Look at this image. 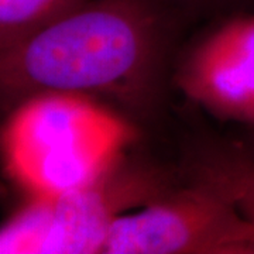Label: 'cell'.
Segmentation results:
<instances>
[{
	"instance_id": "cell-7",
	"label": "cell",
	"mask_w": 254,
	"mask_h": 254,
	"mask_svg": "<svg viewBox=\"0 0 254 254\" xmlns=\"http://www.w3.org/2000/svg\"><path fill=\"white\" fill-rule=\"evenodd\" d=\"M89 0H0V53Z\"/></svg>"
},
{
	"instance_id": "cell-1",
	"label": "cell",
	"mask_w": 254,
	"mask_h": 254,
	"mask_svg": "<svg viewBox=\"0 0 254 254\" xmlns=\"http://www.w3.org/2000/svg\"><path fill=\"white\" fill-rule=\"evenodd\" d=\"M187 11L173 0L86 1L0 53L3 108L66 95L153 118L173 79Z\"/></svg>"
},
{
	"instance_id": "cell-5",
	"label": "cell",
	"mask_w": 254,
	"mask_h": 254,
	"mask_svg": "<svg viewBox=\"0 0 254 254\" xmlns=\"http://www.w3.org/2000/svg\"><path fill=\"white\" fill-rule=\"evenodd\" d=\"M173 82L212 116L254 127V16L200 36L177 58Z\"/></svg>"
},
{
	"instance_id": "cell-8",
	"label": "cell",
	"mask_w": 254,
	"mask_h": 254,
	"mask_svg": "<svg viewBox=\"0 0 254 254\" xmlns=\"http://www.w3.org/2000/svg\"><path fill=\"white\" fill-rule=\"evenodd\" d=\"M177 4L182 6L184 9H198V7H209V6H219L226 3L229 0H173Z\"/></svg>"
},
{
	"instance_id": "cell-2",
	"label": "cell",
	"mask_w": 254,
	"mask_h": 254,
	"mask_svg": "<svg viewBox=\"0 0 254 254\" xmlns=\"http://www.w3.org/2000/svg\"><path fill=\"white\" fill-rule=\"evenodd\" d=\"M178 170L122 145L71 190L30 195L3 223L1 254H102L115 222L181 181Z\"/></svg>"
},
{
	"instance_id": "cell-4",
	"label": "cell",
	"mask_w": 254,
	"mask_h": 254,
	"mask_svg": "<svg viewBox=\"0 0 254 254\" xmlns=\"http://www.w3.org/2000/svg\"><path fill=\"white\" fill-rule=\"evenodd\" d=\"M102 254H254V230L216 193L181 180L120 216Z\"/></svg>"
},
{
	"instance_id": "cell-6",
	"label": "cell",
	"mask_w": 254,
	"mask_h": 254,
	"mask_svg": "<svg viewBox=\"0 0 254 254\" xmlns=\"http://www.w3.org/2000/svg\"><path fill=\"white\" fill-rule=\"evenodd\" d=\"M184 181L216 193L254 230V151L219 138H198L182 157Z\"/></svg>"
},
{
	"instance_id": "cell-3",
	"label": "cell",
	"mask_w": 254,
	"mask_h": 254,
	"mask_svg": "<svg viewBox=\"0 0 254 254\" xmlns=\"http://www.w3.org/2000/svg\"><path fill=\"white\" fill-rule=\"evenodd\" d=\"M116 125L88 99L44 95L13 112L4 147L13 173L31 195L79 185L122 145Z\"/></svg>"
}]
</instances>
